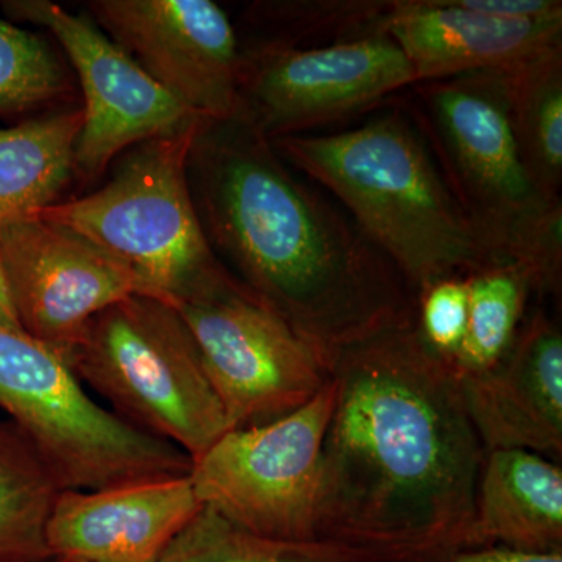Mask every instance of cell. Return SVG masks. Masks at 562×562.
I'll return each instance as SVG.
<instances>
[{
	"label": "cell",
	"mask_w": 562,
	"mask_h": 562,
	"mask_svg": "<svg viewBox=\"0 0 562 562\" xmlns=\"http://www.w3.org/2000/svg\"><path fill=\"white\" fill-rule=\"evenodd\" d=\"M322 447L316 538L387 562L471 549L484 450L461 382L416 327L344 350Z\"/></svg>",
	"instance_id": "obj_1"
},
{
	"label": "cell",
	"mask_w": 562,
	"mask_h": 562,
	"mask_svg": "<svg viewBox=\"0 0 562 562\" xmlns=\"http://www.w3.org/2000/svg\"><path fill=\"white\" fill-rule=\"evenodd\" d=\"M188 176L222 265L330 372L344 350L414 324L416 301L397 269L241 110L202 122Z\"/></svg>",
	"instance_id": "obj_2"
},
{
	"label": "cell",
	"mask_w": 562,
	"mask_h": 562,
	"mask_svg": "<svg viewBox=\"0 0 562 562\" xmlns=\"http://www.w3.org/2000/svg\"><path fill=\"white\" fill-rule=\"evenodd\" d=\"M390 110L338 133L271 139L292 169L331 192L413 294L497 260L473 231L408 114Z\"/></svg>",
	"instance_id": "obj_3"
},
{
	"label": "cell",
	"mask_w": 562,
	"mask_h": 562,
	"mask_svg": "<svg viewBox=\"0 0 562 562\" xmlns=\"http://www.w3.org/2000/svg\"><path fill=\"white\" fill-rule=\"evenodd\" d=\"M391 99L427 143L447 187L497 260L519 266L536 294H561L562 202L525 168L505 70L416 81Z\"/></svg>",
	"instance_id": "obj_4"
},
{
	"label": "cell",
	"mask_w": 562,
	"mask_h": 562,
	"mask_svg": "<svg viewBox=\"0 0 562 562\" xmlns=\"http://www.w3.org/2000/svg\"><path fill=\"white\" fill-rule=\"evenodd\" d=\"M203 121L132 147L101 190L35 217L79 233L131 273L138 294L168 305L228 283L235 276L211 249L188 176Z\"/></svg>",
	"instance_id": "obj_5"
},
{
	"label": "cell",
	"mask_w": 562,
	"mask_h": 562,
	"mask_svg": "<svg viewBox=\"0 0 562 562\" xmlns=\"http://www.w3.org/2000/svg\"><path fill=\"white\" fill-rule=\"evenodd\" d=\"M65 360L111 413L192 461L228 431L194 338L168 303L140 294L113 303L88 322Z\"/></svg>",
	"instance_id": "obj_6"
},
{
	"label": "cell",
	"mask_w": 562,
	"mask_h": 562,
	"mask_svg": "<svg viewBox=\"0 0 562 562\" xmlns=\"http://www.w3.org/2000/svg\"><path fill=\"white\" fill-rule=\"evenodd\" d=\"M0 408L63 490L99 491L190 475L187 453L92 401L68 361L27 333L0 328Z\"/></svg>",
	"instance_id": "obj_7"
},
{
	"label": "cell",
	"mask_w": 562,
	"mask_h": 562,
	"mask_svg": "<svg viewBox=\"0 0 562 562\" xmlns=\"http://www.w3.org/2000/svg\"><path fill=\"white\" fill-rule=\"evenodd\" d=\"M335 402L331 376L297 412L225 432L192 461L202 505L266 538L317 542L322 447Z\"/></svg>",
	"instance_id": "obj_8"
},
{
	"label": "cell",
	"mask_w": 562,
	"mask_h": 562,
	"mask_svg": "<svg viewBox=\"0 0 562 562\" xmlns=\"http://www.w3.org/2000/svg\"><path fill=\"white\" fill-rule=\"evenodd\" d=\"M173 308L194 338L228 431L297 412L331 379L313 347L236 277Z\"/></svg>",
	"instance_id": "obj_9"
},
{
	"label": "cell",
	"mask_w": 562,
	"mask_h": 562,
	"mask_svg": "<svg viewBox=\"0 0 562 562\" xmlns=\"http://www.w3.org/2000/svg\"><path fill=\"white\" fill-rule=\"evenodd\" d=\"M239 110L268 139L305 135L358 116L416 83L386 33L331 46H244Z\"/></svg>",
	"instance_id": "obj_10"
},
{
	"label": "cell",
	"mask_w": 562,
	"mask_h": 562,
	"mask_svg": "<svg viewBox=\"0 0 562 562\" xmlns=\"http://www.w3.org/2000/svg\"><path fill=\"white\" fill-rule=\"evenodd\" d=\"M10 18L50 32L68 55L83 92L76 176L101 177L125 150L201 121L160 87L91 18L49 0H7Z\"/></svg>",
	"instance_id": "obj_11"
},
{
	"label": "cell",
	"mask_w": 562,
	"mask_h": 562,
	"mask_svg": "<svg viewBox=\"0 0 562 562\" xmlns=\"http://www.w3.org/2000/svg\"><path fill=\"white\" fill-rule=\"evenodd\" d=\"M92 21L177 101L206 121L239 109L244 50L211 0H92Z\"/></svg>",
	"instance_id": "obj_12"
},
{
	"label": "cell",
	"mask_w": 562,
	"mask_h": 562,
	"mask_svg": "<svg viewBox=\"0 0 562 562\" xmlns=\"http://www.w3.org/2000/svg\"><path fill=\"white\" fill-rule=\"evenodd\" d=\"M0 262L22 330L63 358L92 317L138 294L120 262L41 217L0 227Z\"/></svg>",
	"instance_id": "obj_13"
},
{
	"label": "cell",
	"mask_w": 562,
	"mask_h": 562,
	"mask_svg": "<svg viewBox=\"0 0 562 562\" xmlns=\"http://www.w3.org/2000/svg\"><path fill=\"white\" fill-rule=\"evenodd\" d=\"M202 506L190 475L63 490L47 524V550L58 562H158Z\"/></svg>",
	"instance_id": "obj_14"
},
{
	"label": "cell",
	"mask_w": 562,
	"mask_h": 562,
	"mask_svg": "<svg viewBox=\"0 0 562 562\" xmlns=\"http://www.w3.org/2000/svg\"><path fill=\"white\" fill-rule=\"evenodd\" d=\"M465 409L484 450L562 457V333L543 310L525 317L497 366L462 379Z\"/></svg>",
	"instance_id": "obj_15"
},
{
	"label": "cell",
	"mask_w": 562,
	"mask_h": 562,
	"mask_svg": "<svg viewBox=\"0 0 562 562\" xmlns=\"http://www.w3.org/2000/svg\"><path fill=\"white\" fill-rule=\"evenodd\" d=\"M386 35L401 47L416 81L506 70L562 44V18L508 20L462 0H394Z\"/></svg>",
	"instance_id": "obj_16"
},
{
	"label": "cell",
	"mask_w": 562,
	"mask_h": 562,
	"mask_svg": "<svg viewBox=\"0 0 562 562\" xmlns=\"http://www.w3.org/2000/svg\"><path fill=\"white\" fill-rule=\"evenodd\" d=\"M471 546L562 552L560 465L522 449L486 452L476 483Z\"/></svg>",
	"instance_id": "obj_17"
},
{
	"label": "cell",
	"mask_w": 562,
	"mask_h": 562,
	"mask_svg": "<svg viewBox=\"0 0 562 562\" xmlns=\"http://www.w3.org/2000/svg\"><path fill=\"white\" fill-rule=\"evenodd\" d=\"M81 124L83 111L68 109L0 128V227L57 203L76 176Z\"/></svg>",
	"instance_id": "obj_18"
},
{
	"label": "cell",
	"mask_w": 562,
	"mask_h": 562,
	"mask_svg": "<svg viewBox=\"0 0 562 562\" xmlns=\"http://www.w3.org/2000/svg\"><path fill=\"white\" fill-rule=\"evenodd\" d=\"M509 111L525 168L538 190L560 201L562 187V44L506 69Z\"/></svg>",
	"instance_id": "obj_19"
},
{
	"label": "cell",
	"mask_w": 562,
	"mask_h": 562,
	"mask_svg": "<svg viewBox=\"0 0 562 562\" xmlns=\"http://www.w3.org/2000/svg\"><path fill=\"white\" fill-rule=\"evenodd\" d=\"M61 491L29 439L16 427L0 425V562L52 558L47 524Z\"/></svg>",
	"instance_id": "obj_20"
},
{
	"label": "cell",
	"mask_w": 562,
	"mask_h": 562,
	"mask_svg": "<svg viewBox=\"0 0 562 562\" xmlns=\"http://www.w3.org/2000/svg\"><path fill=\"white\" fill-rule=\"evenodd\" d=\"M469 321L452 369L458 379L482 375L512 349L527 317L532 291L527 273L512 261H494L465 276Z\"/></svg>",
	"instance_id": "obj_21"
},
{
	"label": "cell",
	"mask_w": 562,
	"mask_h": 562,
	"mask_svg": "<svg viewBox=\"0 0 562 562\" xmlns=\"http://www.w3.org/2000/svg\"><path fill=\"white\" fill-rule=\"evenodd\" d=\"M158 562H387L366 550L331 542L266 538L202 506Z\"/></svg>",
	"instance_id": "obj_22"
},
{
	"label": "cell",
	"mask_w": 562,
	"mask_h": 562,
	"mask_svg": "<svg viewBox=\"0 0 562 562\" xmlns=\"http://www.w3.org/2000/svg\"><path fill=\"white\" fill-rule=\"evenodd\" d=\"M394 0H295L257 3L249 21L271 25L258 41L272 46L310 49L386 33Z\"/></svg>",
	"instance_id": "obj_23"
},
{
	"label": "cell",
	"mask_w": 562,
	"mask_h": 562,
	"mask_svg": "<svg viewBox=\"0 0 562 562\" xmlns=\"http://www.w3.org/2000/svg\"><path fill=\"white\" fill-rule=\"evenodd\" d=\"M65 66L40 36L0 18V114L68 99Z\"/></svg>",
	"instance_id": "obj_24"
},
{
	"label": "cell",
	"mask_w": 562,
	"mask_h": 562,
	"mask_svg": "<svg viewBox=\"0 0 562 562\" xmlns=\"http://www.w3.org/2000/svg\"><path fill=\"white\" fill-rule=\"evenodd\" d=\"M414 327L427 349L452 368L469 321L468 279L461 276L431 281L416 292Z\"/></svg>",
	"instance_id": "obj_25"
},
{
	"label": "cell",
	"mask_w": 562,
	"mask_h": 562,
	"mask_svg": "<svg viewBox=\"0 0 562 562\" xmlns=\"http://www.w3.org/2000/svg\"><path fill=\"white\" fill-rule=\"evenodd\" d=\"M430 562H562V552L528 553L503 546L475 547Z\"/></svg>",
	"instance_id": "obj_26"
},
{
	"label": "cell",
	"mask_w": 562,
	"mask_h": 562,
	"mask_svg": "<svg viewBox=\"0 0 562 562\" xmlns=\"http://www.w3.org/2000/svg\"><path fill=\"white\" fill-rule=\"evenodd\" d=\"M0 328H3V330L24 331L21 328L20 321H18L16 313H14L13 303H11L2 262H0Z\"/></svg>",
	"instance_id": "obj_27"
},
{
	"label": "cell",
	"mask_w": 562,
	"mask_h": 562,
	"mask_svg": "<svg viewBox=\"0 0 562 562\" xmlns=\"http://www.w3.org/2000/svg\"><path fill=\"white\" fill-rule=\"evenodd\" d=\"M33 562H58V561L54 560V558H46V560H40V561H33Z\"/></svg>",
	"instance_id": "obj_28"
}]
</instances>
